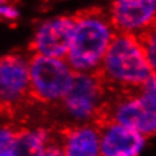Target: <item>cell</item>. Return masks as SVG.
Returning <instances> with one entry per match:
<instances>
[{
  "label": "cell",
  "instance_id": "6da1fadb",
  "mask_svg": "<svg viewBox=\"0 0 156 156\" xmlns=\"http://www.w3.org/2000/svg\"><path fill=\"white\" fill-rule=\"evenodd\" d=\"M103 86L114 95H136L155 72L138 37L132 33H114L103 61L95 69Z\"/></svg>",
  "mask_w": 156,
  "mask_h": 156
},
{
  "label": "cell",
  "instance_id": "7a4b0ae2",
  "mask_svg": "<svg viewBox=\"0 0 156 156\" xmlns=\"http://www.w3.org/2000/svg\"><path fill=\"white\" fill-rule=\"evenodd\" d=\"M73 19L76 25L66 61L73 72L90 73L102 64L114 36L111 20L98 7L78 11Z\"/></svg>",
  "mask_w": 156,
  "mask_h": 156
},
{
  "label": "cell",
  "instance_id": "3957f363",
  "mask_svg": "<svg viewBox=\"0 0 156 156\" xmlns=\"http://www.w3.org/2000/svg\"><path fill=\"white\" fill-rule=\"evenodd\" d=\"M29 98L38 103H61L72 89L74 72L58 58L34 54L29 60Z\"/></svg>",
  "mask_w": 156,
  "mask_h": 156
},
{
  "label": "cell",
  "instance_id": "277c9868",
  "mask_svg": "<svg viewBox=\"0 0 156 156\" xmlns=\"http://www.w3.org/2000/svg\"><path fill=\"white\" fill-rule=\"evenodd\" d=\"M29 64L19 54L0 57V107L3 115L12 118L29 102Z\"/></svg>",
  "mask_w": 156,
  "mask_h": 156
},
{
  "label": "cell",
  "instance_id": "5b68a950",
  "mask_svg": "<svg viewBox=\"0 0 156 156\" xmlns=\"http://www.w3.org/2000/svg\"><path fill=\"white\" fill-rule=\"evenodd\" d=\"M105 94L106 89L95 70L90 73L74 72L72 89L61 105L77 120H91L105 101Z\"/></svg>",
  "mask_w": 156,
  "mask_h": 156
},
{
  "label": "cell",
  "instance_id": "8992f818",
  "mask_svg": "<svg viewBox=\"0 0 156 156\" xmlns=\"http://www.w3.org/2000/svg\"><path fill=\"white\" fill-rule=\"evenodd\" d=\"M74 19L58 17L41 25L36 33L29 49L37 54L52 58H66L74 32Z\"/></svg>",
  "mask_w": 156,
  "mask_h": 156
},
{
  "label": "cell",
  "instance_id": "52a82bcc",
  "mask_svg": "<svg viewBox=\"0 0 156 156\" xmlns=\"http://www.w3.org/2000/svg\"><path fill=\"white\" fill-rule=\"evenodd\" d=\"M95 127L101 135V156H138L143 148L144 136L132 128L116 122L97 124Z\"/></svg>",
  "mask_w": 156,
  "mask_h": 156
},
{
  "label": "cell",
  "instance_id": "ba28073f",
  "mask_svg": "<svg viewBox=\"0 0 156 156\" xmlns=\"http://www.w3.org/2000/svg\"><path fill=\"white\" fill-rule=\"evenodd\" d=\"M156 15L155 0H115L111 5V25L119 33L144 29Z\"/></svg>",
  "mask_w": 156,
  "mask_h": 156
},
{
  "label": "cell",
  "instance_id": "9c48e42d",
  "mask_svg": "<svg viewBox=\"0 0 156 156\" xmlns=\"http://www.w3.org/2000/svg\"><path fill=\"white\" fill-rule=\"evenodd\" d=\"M65 156H101V135L94 124L64 126L57 131Z\"/></svg>",
  "mask_w": 156,
  "mask_h": 156
},
{
  "label": "cell",
  "instance_id": "30bf717a",
  "mask_svg": "<svg viewBox=\"0 0 156 156\" xmlns=\"http://www.w3.org/2000/svg\"><path fill=\"white\" fill-rule=\"evenodd\" d=\"M48 130L19 128L15 140L13 156H45Z\"/></svg>",
  "mask_w": 156,
  "mask_h": 156
},
{
  "label": "cell",
  "instance_id": "8fae6325",
  "mask_svg": "<svg viewBox=\"0 0 156 156\" xmlns=\"http://www.w3.org/2000/svg\"><path fill=\"white\" fill-rule=\"evenodd\" d=\"M138 40L143 45L148 61L156 73V15L150 24L142 29V32L138 36Z\"/></svg>",
  "mask_w": 156,
  "mask_h": 156
},
{
  "label": "cell",
  "instance_id": "7c38bea8",
  "mask_svg": "<svg viewBox=\"0 0 156 156\" xmlns=\"http://www.w3.org/2000/svg\"><path fill=\"white\" fill-rule=\"evenodd\" d=\"M17 131L19 128L9 123L0 126V156H13Z\"/></svg>",
  "mask_w": 156,
  "mask_h": 156
},
{
  "label": "cell",
  "instance_id": "4fadbf2b",
  "mask_svg": "<svg viewBox=\"0 0 156 156\" xmlns=\"http://www.w3.org/2000/svg\"><path fill=\"white\" fill-rule=\"evenodd\" d=\"M50 134H52V132H50ZM54 136H56L54 134L49 136V131H48V142H46L45 156H65L64 151H62V146H61L60 139L56 140Z\"/></svg>",
  "mask_w": 156,
  "mask_h": 156
},
{
  "label": "cell",
  "instance_id": "5bb4252c",
  "mask_svg": "<svg viewBox=\"0 0 156 156\" xmlns=\"http://www.w3.org/2000/svg\"><path fill=\"white\" fill-rule=\"evenodd\" d=\"M142 93H152V94H156V73L144 83V86L142 87Z\"/></svg>",
  "mask_w": 156,
  "mask_h": 156
},
{
  "label": "cell",
  "instance_id": "9a60e30c",
  "mask_svg": "<svg viewBox=\"0 0 156 156\" xmlns=\"http://www.w3.org/2000/svg\"><path fill=\"white\" fill-rule=\"evenodd\" d=\"M0 15L8 19H16L17 17V11L9 7H0Z\"/></svg>",
  "mask_w": 156,
  "mask_h": 156
},
{
  "label": "cell",
  "instance_id": "2e32d148",
  "mask_svg": "<svg viewBox=\"0 0 156 156\" xmlns=\"http://www.w3.org/2000/svg\"><path fill=\"white\" fill-rule=\"evenodd\" d=\"M8 0H0V4H4V3H7Z\"/></svg>",
  "mask_w": 156,
  "mask_h": 156
},
{
  "label": "cell",
  "instance_id": "e0dca14e",
  "mask_svg": "<svg viewBox=\"0 0 156 156\" xmlns=\"http://www.w3.org/2000/svg\"><path fill=\"white\" fill-rule=\"evenodd\" d=\"M3 115V110H2V107H0V116Z\"/></svg>",
  "mask_w": 156,
  "mask_h": 156
},
{
  "label": "cell",
  "instance_id": "ac0fdd59",
  "mask_svg": "<svg viewBox=\"0 0 156 156\" xmlns=\"http://www.w3.org/2000/svg\"><path fill=\"white\" fill-rule=\"evenodd\" d=\"M155 8H156V0H155Z\"/></svg>",
  "mask_w": 156,
  "mask_h": 156
}]
</instances>
